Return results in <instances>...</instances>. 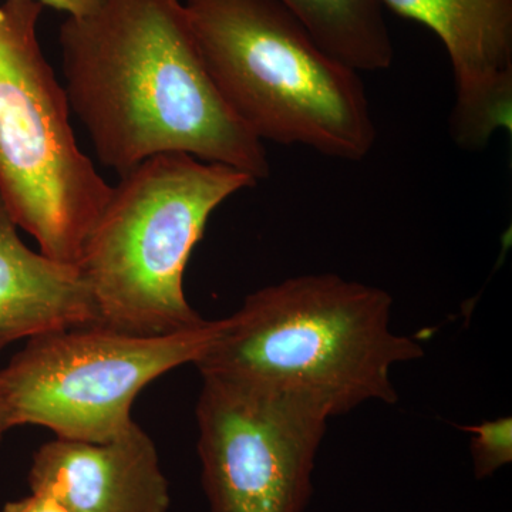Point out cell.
I'll list each match as a JSON object with an SVG mask.
<instances>
[{"mask_svg": "<svg viewBox=\"0 0 512 512\" xmlns=\"http://www.w3.org/2000/svg\"><path fill=\"white\" fill-rule=\"evenodd\" d=\"M64 90L97 160L124 175L151 157L228 165L258 181L264 143L212 82L184 0H109L59 30Z\"/></svg>", "mask_w": 512, "mask_h": 512, "instance_id": "obj_1", "label": "cell"}, {"mask_svg": "<svg viewBox=\"0 0 512 512\" xmlns=\"http://www.w3.org/2000/svg\"><path fill=\"white\" fill-rule=\"evenodd\" d=\"M393 299L336 274L293 276L245 298L195 363L202 377L298 397L330 419L396 404L393 367L424 356L394 332Z\"/></svg>", "mask_w": 512, "mask_h": 512, "instance_id": "obj_2", "label": "cell"}, {"mask_svg": "<svg viewBox=\"0 0 512 512\" xmlns=\"http://www.w3.org/2000/svg\"><path fill=\"white\" fill-rule=\"evenodd\" d=\"M212 82L256 138L362 161L377 131L360 73L276 0H184Z\"/></svg>", "mask_w": 512, "mask_h": 512, "instance_id": "obj_3", "label": "cell"}, {"mask_svg": "<svg viewBox=\"0 0 512 512\" xmlns=\"http://www.w3.org/2000/svg\"><path fill=\"white\" fill-rule=\"evenodd\" d=\"M251 175L187 154L151 157L121 175L79 259L94 326L167 335L205 322L188 303L184 274L212 212Z\"/></svg>", "mask_w": 512, "mask_h": 512, "instance_id": "obj_4", "label": "cell"}, {"mask_svg": "<svg viewBox=\"0 0 512 512\" xmlns=\"http://www.w3.org/2000/svg\"><path fill=\"white\" fill-rule=\"evenodd\" d=\"M43 8L0 5V198L42 254L77 265L113 185L77 143L66 90L40 46Z\"/></svg>", "mask_w": 512, "mask_h": 512, "instance_id": "obj_5", "label": "cell"}, {"mask_svg": "<svg viewBox=\"0 0 512 512\" xmlns=\"http://www.w3.org/2000/svg\"><path fill=\"white\" fill-rule=\"evenodd\" d=\"M222 319L167 335H133L77 326L28 339L0 370L12 426L33 424L59 439L100 443L134 423L138 394L158 379L201 359Z\"/></svg>", "mask_w": 512, "mask_h": 512, "instance_id": "obj_6", "label": "cell"}, {"mask_svg": "<svg viewBox=\"0 0 512 512\" xmlns=\"http://www.w3.org/2000/svg\"><path fill=\"white\" fill-rule=\"evenodd\" d=\"M330 417L286 394L202 377L198 454L210 512H303Z\"/></svg>", "mask_w": 512, "mask_h": 512, "instance_id": "obj_7", "label": "cell"}, {"mask_svg": "<svg viewBox=\"0 0 512 512\" xmlns=\"http://www.w3.org/2000/svg\"><path fill=\"white\" fill-rule=\"evenodd\" d=\"M402 18L429 28L453 67L456 101L450 136L478 150L511 127L512 0H382Z\"/></svg>", "mask_w": 512, "mask_h": 512, "instance_id": "obj_8", "label": "cell"}, {"mask_svg": "<svg viewBox=\"0 0 512 512\" xmlns=\"http://www.w3.org/2000/svg\"><path fill=\"white\" fill-rule=\"evenodd\" d=\"M30 491L72 512H168L170 490L156 444L134 421L100 443L59 439L33 456Z\"/></svg>", "mask_w": 512, "mask_h": 512, "instance_id": "obj_9", "label": "cell"}, {"mask_svg": "<svg viewBox=\"0 0 512 512\" xmlns=\"http://www.w3.org/2000/svg\"><path fill=\"white\" fill-rule=\"evenodd\" d=\"M18 228L0 198V350L16 340L96 322L79 266L32 251Z\"/></svg>", "mask_w": 512, "mask_h": 512, "instance_id": "obj_10", "label": "cell"}, {"mask_svg": "<svg viewBox=\"0 0 512 512\" xmlns=\"http://www.w3.org/2000/svg\"><path fill=\"white\" fill-rule=\"evenodd\" d=\"M323 50L357 73L390 69L394 46L382 0H276Z\"/></svg>", "mask_w": 512, "mask_h": 512, "instance_id": "obj_11", "label": "cell"}, {"mask_svg": "<svg viewBox=\"0 0 512 512\" xmlns=\"http://www.w3.org/2000/svg\"><path fill=\"white\" fill-rule=\"evenodd\" d=\"M461 430L470 433L471 460L474 476L484 480L497 473L512 461V419L483 421L477 426H464Z\"/></svg>", "mask_w": 512, "mask_h": 512, "instance_id": "obj_12", "label": "cell"}, {"mask_svg": "<svg viewBox=\"0 0 512 512\" xmlns=\"http://www.w3.org/2000/svg\"><path fill=\"white\" fill-rule=\"evenodd\" d=\"M36 2L66 13L67 18L79 19L99 12L109 0H36Z\"/></svg>", "mask_w": 512, "mask_h": 512, "instance_id": "obj_13", "label": "cell"}, {"mask_svg": "<svg viewBox=\"0 0 512 512\" xmlns=\"http://www.w3.org/2000/svg\"><path fill=\"white\" fill-rule=\"evenodd\" d=\"M0 512H72L64 505L57 503L46 495L30 494L22 500L12 501L0 510Z\"/></svg>", "mask_w": 512, "mask_h": 512, "instance_id": "obj_14", "label": "cell"}, {"mask_svg": "<svg viewBox=\"0 0 512 512\" xmlns=\"http://www.w3.org/2000/svg\"><path fill=\"white\" fill-rule=\"evenodd\" d=\"M10 429H13V426L12 420H10L8 404H6L2 390H0V443H2L3 437H5V434Z\"/></svg>", "mask_w": 512, "mask_h": 512, "instance_id": "obj_15", "label": "cell"}]
</instances>
